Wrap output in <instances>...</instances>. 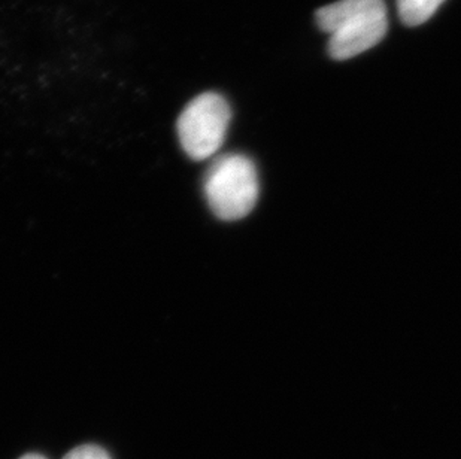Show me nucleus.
Wrapping results in <instances>:
<instances>
[{
	"mask_svg": "<svg viewBox=\"0 0 461 459\" xmlns=\"http://www.w3.org/2000/svg\"><path fill=\"white\" fill-rule=\"evenodd\" d=\"M317 24L329 35L335 60H348L378 45L387 33L384 0H338L318 9Z\"/></svg>",
	"mask_w": 461,
	"mask_h": 459,
	"instance_id": "nucleus-1",
	"label": "nucleus"
},
{
	"mask_svg": "<svg viewBox=\"0 0 461 459\" xmlns=\"http://www.w3.org/2000/svg\"><path fill=\"white\" fill-rule=\"evenodd\" d=\"M209 208L224 221L242 220L256 208L260 183L256 165L242 154H226L209 165L203 179Z\"/></svg>",
	"mask_w": 461,
	"mask_h": 459,
	"instance_id": "nucleus-2",
	"label": "nucleus"
},
{
	"mask_svg": "<svg viewBox=\"0 0 461 459\" xmlns=\"http://www.w3.org/2000/svg\"><path fill=\"white\" fill-rule=\"evenodd\" d=\"M230 118V106L222 95H197L179 115L178 136L184 151L197 161L215 156L226 140Z\"/></svg>",
	"mask_w": 461,
	"mask_h": 459,
	"instance_id": "nucleus-3",
	"label": "nucleus"
},
{
	"mask_svg": "<svg viewBox=\"0 0 461 459\" xmlns=\"http://www.w3.org/2000/svg\"><path fill=\"white\" fill-rule=\"evenodd\" d=\"M445 0H397V11L408 26H420L435 15Z\"/></svg>",
	"mask_w": 461,
	"mask_h": 459,
	"instance_id": "nucleus-4",
	"label": "nucleus"
},
{
	"mask_svg": "<svg viewBox=\"0 0 461 459\" xmlns=\"http://www.w3.org/2000/svg\"><path fill=\"white\" fill-rule=\"evenodd\" d=\"M63 459H111L108 452L102 447L95 445H84V446L75 447Z\"/></svg>",
	"mask_w": 461,
	"mask_h": 459,
	"instance_id": "nucleus-5",
	"label": "nucleus"
},
{
	"mask_svg": "<svg viewBox=\"0 0 461 459\" xmlns=\"http://www.w3.org/2000/svg\"><path fill=\"white\" fill-rule=\"evenodd\" d=\"M20 459H47L45 456L40 455V454H27V455L22 456Z\"/></svg>",
	"mask_w": 461,
	"mask_h": 459,
	"instance_id": "nucleus-6",
	"label": "nucleus"
}]
</instances>
